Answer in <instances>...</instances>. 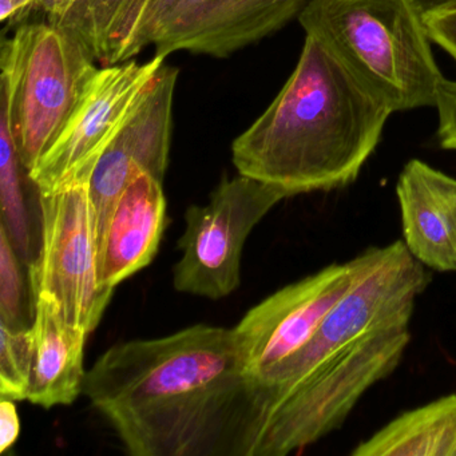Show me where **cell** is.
I'll list each match as a JSON object with an SVG mask.
<instances>
[{
	"label": "cell",
	"instance_id": "obj_1",
	"mask_svg": "<svg viewBox=\"0 0 456 456\" xmlns=\"http://www.w3.org/2000/svg\"><path fill=\"white\" fill-rule=\"evenodd\" d=\"M431 280L404 241L364 250L356 281L311 340L252 379L244 456H285L340 429L362 397L399 367L416 301Z\"/></svg>",
	"mask_w": 456,
	"mask_h": 456
},
{
	"label": "cell",
	"instance_id": "obj_2",
	"mask_svg": "<svg viewBox=\"0 0 456 456\" xmlns=\"http://www.w3.org/2000/svg\"><path fill=\"white\" fill-rule=\"evenodd\" d=\"M84 394L134 456H244L253 383L234 328L199 324L109 348Z\"/></svg>",
	"mask_w": 456,
	"mask_h": 456
},
{
	"label": "cell",
	"instance_id": "obj_3",
	"mask_svg": "<svg viewBox=\"0 0 456 456\" xmlns=\"http://www.w3.org/2000/svg\"><path fill=\"white\" fill-rule=\"evenodd\" d=\"M392 111L317 39L306 36L292 76L269 108L234 140L239 175L290 196L354 183Z\"/></svg>",
	"mask_w": 456,
	"mask_h": 456
},
{
	"label": "cell",
	"instance_id": "obj_4",
	"mask_svg": "<svg viewBox=\"0 0 456 456\" xmlns=\"http://www.w3.org/2000/svg\"><path fill=\"white\" fill-rule=\"evenodd\" d=\"M297 18L392 113L436 105L444 77L418 0H308Z\"/></svg>",
	"mask_w": 456,
	"mask_h": 456
},
{
	"label": "cell",
	"instance_id": "obj_5",
	"mask_svg": "<svg viewBox=\"0 0 456 456\" xmlns=\"http://www.w3.org/2000/svg\"><path fill=\"white\" fill-rule=\"evenodd\" d=\"M89 47L54 23H28L2 46V103L23 169L57 141L100 69Z\"/></svg>",
	"mask_w": 456,
	"mask_h": 456
},
{
	"label": "cell",
	"instance_id": "obj_6",
	"mask_svg": "<svg viewBox=\"0 0 456 456\" xmlns=\"http://www.w3.org/2000/svg\"><path fill=\"white\" fill-rule=\"evenodd\" d=\"M308 0H129L102 65L127 62L145 47L225 58L298 17Z\"/></svg>",
	"mask_w": 456,
	"mask_h": 456
},
{
	"label": "cell",
	"instance_id": "obj_7",
	"mask_svg": "<svg viewBox=\"0 0 456 456\" xmlns=\"http://www.w3.org/2000/svg\"><path fill=\"white\" fill-rule=\"evenodd\" d=\"M289 193L248 175L224 177L207 205H191L178 241L173 269L177 292L209 300L228 297L241 284V257L248 237Z\"/></svg>",
	"mask_w": 456,
	"mask_h": 456
},
{
	"label": "cell",
	"instance_id": "obj_8",
	"mask_svg": "<svg viewBox=\"0 0 456 456\" xmlns=\"http://www.w3.org/2000/svg\"><path fill=\"white\" fill-rule=\"evenodd\" d=\"M90 180L74 178L39 191L41 250L28 265L31 297L49 293L70 324L93 332L114 288L101 284L93 229Z\"/></svg>",
	"mask_w": 456,
	"mask_h": 456
},
{
	"label": "cell",
	"instance_id": "obj_9",
	"mask_svg": "<svg viewBox=\"0 0 456 456\" xmlns=\"http://www.w3.org/2000/svg\"><path fill=\"white\" fill-rule=\"evenodd\" d=\"M127 61L100 69L60 137L28 173L38 191H53L74 178L90 180L98 161L121 130L143 93L165 65Z\"/></svg>",
	"mask_w": 456,
	"mask_h": 456
},
{
	"label": "cell",
	"instance_id": "obj_10",
	"mask_svg": "<svg viewBox=\"0 0 456 456\" xmlns=\"http://www.w3.org/2000/svg\"><path fill=\"white\" fill-rule=\"evenodd\" d=\"M364 252L287 285L250 309L236 330L248 375L255 379L305 346L356 281Z\"/></svg>",
	"mask_w": 456,
	"mask_h": 456
},
{
	"label": "cell",
	"instance_id": "obj_11",
	"mask_svg": "<svg viewBox=\"0 0 456 456\" xmlns=\"http://www.w3.org/2000/svg\"><path fill=\"white\" fill-rule=\"evenodd\" d=\"M178 69L164 65L101 157L89 183L98 268L114 208L141 172L164 181L169 164ZM100 273V272H98Z\"/></svg>",
	"mask_w": 456,
	"mask_h": 456
},
{
	"label": "cell",
	"instance_id": "obj_12",
	"mask_svg": "<svg viewBox=\"0 0 456 456\" xmlns=\"http://www.w3.org/2000/svg\"><path fill=\"white\" fill-rule=\"evenodd\" d=\"M396 196L411 255L428 269L456 272V178L411 159L400 173Z\"/></svg>",
	"mask_w": 456,
	"mask_h": 456
},
{
	"label": "cell",
	"instance_id": "obj_13",
	"mask_svg": "<svg viewBox=\"0 0 456 456\" xmlns=\"http://www.w3.org/2000/svg\"><path fill=\"white\" fill-rule=\"evenodd\" d=\"M167 224L162 181L138 173L117 201L100 260L101 284L114 288L156 257Z\"/></svg>",
	"mask_w": 456,
	"mask_h": 456
},
{
	"label": "cell",
	"instance_id": "obj_14",
	"mask_svg": "<svg viewBox=\"0 0 456 456\" xmlns=\"http://www.w3.org/2000/svg\"><path fill=\"white\" fill-rule=\"evenodd\" d=\"M36 365L28 402L44 408L70 405L84 394L85 344L89 332L70 324L49 293L31 297Z\"/></svg>",
	"mask_w": 456,
	"mask_h": 456
},
{
	"label": "cell",
	"instance_id": "obj_15",
	"mask_svg": "<svg viewBox=\"0 0 456 456\" xmlns=\"http://www.w3.org/2000/svg\"><path fill=\"white\" fill-rule=\"evenodd\" d=\"M351 455L456 456V394L400 413Z\"/></svg>",
	"mask_w": 456,
	"mask_h": 456
},
{
	"label": "cell",
	"instance_id": "obj_16",
	"mask_svg": "<svg viewBox=\"0 0 456 456\" xmlns=\"http://www.w3.org/2000/svg\"><path fill=\"white\" fill-rule=\"evenodd\" d=\"M22 161L10 124L9 111L2 103L0 113V202L2 225L9 234L20 260L30 265L33 257V237L22 185Z\"/></svg>",
	"mask_w": 456,
	"mask_h": 456
},
{
	"label": "cell",
	"instance_id": "obj_17",
	"mask_svg": "<svg viewBox=\"0 0 456 456\" xmlns=\"http://www.w3.org/2000/svg\"><path fill=\"white\" fill-rule=\"evenodd\" d=\"M129 0H70L68 6L49 22L78 37L103 63L109 39Z\"/></svg>",
	"mask_w": 456,
	"mask_h": 456
},
{
	"label": "cell",
	"instance_id": "obj_18",
	"mask_svg": "<svg viewBox=\"0 0 456 456\" xmlns=\"http://www.w3.org/2000/svg\"><path fill=\"white\" fill-rule=\"evenodd\" d=\"M36 365L33 327L12 330L0 322V395L28 400Z\"/></svg>",
	"mask_w": 456,
	"mask_h": 456
},
{
	"label": "cell",
	"instance_id": "obj_19",
	"mask_svg": "<svg viewBox=\"0 0 456 456\" xmlns=\"http://www.w3.org/2000/svg\"><path fill=\"white\" fill-rule=\"evenodd\" d=\"M28 292L20 257L0 225V322L12 330L28 328Z\"/></svg>",
	"mask_w": 456,
	"mask_h": 456
},
{
	"label": "cell",
	"instance_id": "obj_20",
	"mask_svg": "<svg viewBox=\"0 0 456 456\" xmlns=\"http://www.w3.org/2000/svg\"><path fill=\"white\" fill-rule=\"evenodd\" d=\"M436 108L439 114L437 140L445 151H456V81L443 78L437 86Z\"/></svg>",
	"mask_w": 456,
	"mask_h": 456
},
{
	"label": "cell",
	"instance_id": "obj_21",
	"mask_svg": "<svg viewBox=\"0 0 456 456\" xmlns=\"http://www.w3.org/2000/svg\"><path fill=\"white\" fill-rule=\"evenodd\" d=\"M429 38L456 62V6L424 12Z\"/></svg>",
	"mask_w": 456,
	"mask_h": 456
},
{
	"label": "cell",
	"instance_id": "obj_22",
	"mask_svg": "<svg viewBox=\"0 0 456 456\" xmlns=\"http://www.w3.org/2000/svg\"><path fill=\"white\" fill-rule=\"evenodd\" d=\"M20 435V419L15 402L2 397L0 402V452L6 453L14 447Z\"/></svg>",
	"mask_w": 456,
	"mask_h": 456
},
{
	"label": "cell",
	"instance_id": "obj_23",
	"mask_svg": "<svg viewBox=\"0 0 456 456\" xmlns=\"http://www.w3.org/2000/svg\"><path fill=\"white\" fill-rule=\"evenodd\" d=\"M39 10V0H0V20L6 28L23 23Z\"/></svg>",
	"mask_w": 456,
	"mask_h": 456
},
{
	"label": "cell",
	"instance_id": "obj_24",
	"mask_svg": "<svg viewBox=\"0 0 456 456\" xmlns=\"http://www.w3.org/2000/svg\"><path fill=\"white\" fill-rule=\"evenodd\" d=\"M70 0H39V10L47 15V18L60 14Z\"/></svg>",
	"mask_w": 456,
	"mask_h": 456
},
{
	"label": "cell",
	"instance_id": "obj_25",
	"mask_svg": "<svg viewBox=\"0 0 456 456\" xmlns=\"http://www.w3.org/2000/svg\"><path fill=\"white\" fill-rule=\"evenodd\" d=\"M423 7L424 12L429 10L444 9V7L456 6V0H418Z\"/></svg>",
	"mask_w": 456,
	"mask_h": 456
}]
</instances>
